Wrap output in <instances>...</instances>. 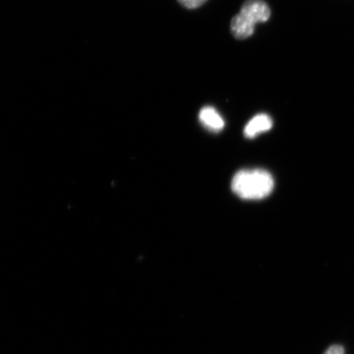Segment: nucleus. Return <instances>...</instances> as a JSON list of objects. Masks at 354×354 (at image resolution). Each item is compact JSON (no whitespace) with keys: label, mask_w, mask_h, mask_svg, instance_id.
<instances>
[{"label":"nucleus","mask_w":354,"mask_h":354,"mask_svg":"<svg viewBox=\"0 0 354 354\" xmlns=\"http://www.w3.org/2000/svg\"><path fill=\"white\" fill-rule=\"evenodd\" d=\"M233 192L246 201H259L272 193L274 180L268 171L262 169L238 171L232 181Z\"/></svg>","instance_id":"1"},{"label":"nucleus","mask_w":354,"mask_h":354,"mask_svg":"<svg viewBox=\"0 0 354 354\" xmlns=\"http://www.w3.org/2000/svg\"><path fill=\"white\" fill-rule=\"evenodd\" d=\"M271 17V10L263 0H246L240 12L231 21V30L234 38L245 39L254 32L255 26L263 24Z\"/></svg>","instance_id":"2"},{"label":"nucleus","mask_w":354,"mask_h":354,"mask_svg":"<svg viewBox=\"0 0 354 354\" xmlns=\"http://www.w3.org/2000/svg\"><path fill=\"white\" fill-rule=\"evenodd\" d=\"M199 121L207 130L218 132L223 129L225 122L223 118L214 107L206 106L199 112Z\"/></svg>","instance_id":"3"},{"label":"nucleus","mask_w":354,"mask_h":354,"mask_svg":"<svg viewBox=\"0 0 354 354\" xmlns=\"http://www.w3.org/2000/svg\"><path fill=\"white\" fill-rule=\"evenodd\" d=\"M273 122L268 114L261 113L252 118L245 128V136L247 138H254L261 133L271 130Z\"/></svg>","instance_id":"4"},{"label":"nucleus","mask_w":354,"mask_h":354,"mask_svg":"<svg viewBox=\"0 0 354 354\" xmlns=\"http://www.w3.org/2000/svg\"><path fill=\"white\" fill-rule=\"evenodd\" d=\"M180 6L189 8V10H194V8H199L207 0H177Z\"/></svg>","instance_id":"5"},{"label":"nucleus","mask_w":354,"mask_h":354,"mask_svg":"<svg viewBox=\"0 0 354 354\" xmlns=\"http://www.w3.org/2000/svg\"><path fill=\"white\" fill-rule=\"evenodd\" d=\"M324 354H345V351L342 345L335 344L327 348Z\"/></svg>","instance_id":"6"}]
</instances>
